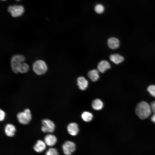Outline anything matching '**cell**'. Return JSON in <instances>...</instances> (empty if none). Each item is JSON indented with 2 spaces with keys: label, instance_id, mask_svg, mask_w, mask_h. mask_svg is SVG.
I'll return each instance as SVG.
<instances>
[{
  "label": "cell",
  "instance_id": "cell-1",
  "mask_svg": "<svg viewBox=\"0 0 155 155\" xmlns=\"http://www.w3.org/2000/svg\"><path fill=\"white\" fill-rule=\"evenodd\" d=\"M135 111L137 116L142 119L148 118L152 112L150 105L145 101H142L137 104Z\"/></svg>",
  "mask_w": 155,
  "mask_h": 155
},
{
  "label": "cell",
  "instance_id": "cell-2",
  "mask_svg": "<svg viewBox=\"0 0 155 155\" xmlns=\"http://www.w3.org/2000/svg\"><path fill=\"white\" fill-rule=\"evenodd\" d=\"M47 69V66L45 62L41 60L36 61L32 65L33 71L38 75H41L45 73Z\"/></svg>",
  "mask_w": 155,
  "mask_h": 155
},
{
  "label": "cell",
  "instance_id": "cell-3",
  "mask_svg": "<svg viewBox=\"0 0 155 155\" xmlns=\"http://www.w3.org/2000/svg\"><path fill=\"white\" fill-rule=\"evenodd\" d=\"M25 60V57L22 55H16L11 57L10 64L12 70L13 72L16 73H18V67Z\"/></svg>",
  "mask_w": 155,
  "mask_h": 155
},
{
  "label": "cell",
  "instance_id": "cell-4",
  "mask_svg": "<svg viewBox=\"0 0 155 155\" xmlns=\"http://www.w3.org/2000/svg\"><path fill=\"white\" fill-rule=\"evenodd\" d=\"M19 122L23 124L28 123L31 119V114L30 110L28 108L25 109L23 112L18 113L17 115Z\"/></svg>",
  "mask_w": 155,
  "mask_h": 155
},
{
  "label": "cell",
  "instance_id": "cell-5",
  "mask_svg": "<svg viewBox=\"0 0 155 155\" xmlns=\"http://www.w3.org/2000/svg\"><path fill=\"white\" fill-rule=\"evenodd\" d=\"M8 12L13 17H17L21 16L24 12V9L21 5H13L9 6Z\"/></svg>",
  "mask_w": 155,
  "mask_h": 155
},
{
  "label": "cell",
  "instance_id": "cell-6",
  "mask_svg": "<svg viewBox=\"0 0 155 155\" xmlns=\"http://www.w3.org/2000/svg\"><path fill=\"white\" fill-rule=\"evenodd\" d=\"M42 123L41 130L43 132L51 133L54 131L55 125L53 121L49 119H44L42 121Z\"/></svg>",
  "mask_w": 155,
  "mask_h": 155
},
{
  "label": "cell",
  "instance_id": "cell-7",
  "mask_svg": "<svg viewBox=\"0 0 155 155\" xmlns=\"http://www.w3.org/2000/svg\"><path fill=\"white\" fill-rule=\"evenodd\" d=\"M63 153L65 155H71L75 150V145L72 142L70 141H65L62 146Z\"/></svg>",
  "mask_w": 155,
  "mask_h": 155
},
{
  "label": "cell",
  "instance_id": "cell-8",
  "mask_svg": "<svg viewBox=\"0 0 155 155\" xmlns=\"http://www.w3.org/2000/svg\"><path fill=\"white\" fill-rule=\"evenodd\" d=\"M46 147V145L44 141L38 140L33 147L34 151L37 153H41L44 152Z\"/></svg>",
  "mask_w": 155,
  "mask_h": 155
},
{
  "label": "cell",
  "instance_id": "cell-9",
  "mask_svg": "<svg viewBox=\"0 0 155 155\" xmlns=\"http://www.w3.org/2000/svg\"><path fill=\"white\" fill-rule=\"evenodd\" d=\"M44 141L46 146L52 147L55 145L57 141L56 136L53 134H49L45 135Z\"/></svg>",
  "mask_w": 155,
  "mask_h": 155
},
{
  "label": "cell",
  "instance_id": "cell-10",
  "mask_svg": "<svg viewBox=\"0 0 155 155\" xmlns=\"http://www.w3.org/2000/svg\"><path fill=\"white\" fill-rule=\"evenodd\" d=\"M67 130L68 133L72 136L76 135L79 132V128L78 124L75 123H69L67 127Z\"/></svg>",
  "mask_w": 155,
  "mask_h": 155
},
{
  "label": "cell",
  "instance_id": "cell-11",
  "mask_svg": "<svg viewBox=\"0 0 155 155\" xmlns=\"http://www.w3.org/2000/svg\"><path fill=\"white\" fill-rule=\"evenodd\" d=\"M111 66L110 63L105 60H102L97 65V69L99 71L104 73L107 70L110 69Z\"/></svg>",
  "mask_w": 155,
  "mask_h": 155
},
{
  "label": "cell",
  "instance_id": "cell-12",
  "mask_svg": "<svg viewBox=\"0 0 155 155\" xmlns=\"http://www.w3.org/2000/svg\"><path fill=\"white\" fill-rule=\"evenodd\" d=\"M108 47L112 49L118 48L119 46V41L117 38L112 37L108 39L107 42Z\"/></svg>",
  "mask_w": 155,
  "mask_h": 155
},
{
  "label": "cell",
  "instance_id": "cell-13",
  "mask_svg": "<svg viewBox=\"0 0 155 155\" xmlns=\"http://www.w3.org/2000/svg\"><path fill=\"white\" fill-rule=\"evenodd\" d=\"M16 129L15 126L11 124H8L5 126V132L6 135L9 137H12L14 136Z\"/></svg>",
  "mask_w": 155,
  "mask_h": 155
},
{
  "label": "cell",
  "instance_id": "cell-14",
  "mask_svg": "<svg viewBox=\"0 0 155 155\" xmlns=\"http://www.w3.org/2000/svg\"><path fill=\"white\" fill-rule=\"evenodd\" d=\"M77 85L81 90H85L88 87V82L86 78L83 76L79 77L77 80Z\"/></svg>",
  "mask_w": 155,
  "mask_h": 155
},
{
  "label": "cell",
  "instance_id": "cell-15",
  "mask_svg": "<svg viewBox=\"0 0 155 155\" xmlns=\"http://www.w3.org/2000/svg\"><path fill=\"white\" fill-rule=\"evenodd\" d=\"M88 76L94 82L97 81L99 78L98 71L96 69H93L88 71Z\"/></svg>",
  "mask_w": 155,
  "mask_h": 155
},
{
  "label": "cell",
  "instance_id": "cell-16",
  "mask_svg": "<svg viewBox=\"0 0 155 155\" xmlns=\"http://www.w3.org/2000/svg\"><path fill=\"white\" fill-rule=\"evenodd\" d=\"M109 59L111 61L116 64L121 63L124 59L123 57L118 54L111 55L110 56Z\"/></svg>",
  "mask_w": 155,
  "mask_h": 155
},
{
  "label": "cell",
  "instance_id": "cell-17",
  "mask_svg": "<svg viewBox=\"0 0 155 155\" xmlns=\"http://www.w3.org/2000/svg\"><path fill=\"white\" fill-rule=\"evenodd\" d=\"M92 108L96 110H100L103 107V104L102 102L99 99L94 100L92 103Z\"/></svg>",
  "mask_w": 155,
  "mask_h": 155
},
{
  "label": "cell",
  "instance_id": "cell-18",
  "mask_svg": "<svg viewBox=\"0 0 155 155\" xmlns=\"http://www.w3.org/2000/svg\"><path fill=\"white\" fill-rule=\"evenodd\" d=\"M82 119L86 122H90L91 121L93 117L92 114L88 111L83 112L81 115Z\"/></svg>",
  "mask_w": 155,
  "mask_h": 155
},
{
  "label": "cell",
  "instance_id": "cell-19",
  "mask_svg": "<svg viewBox=\"0 0 155 155\" xmlns=\"http://www.w3.org/2000/svg\"><path fill=\"white\" fill-rule=\"evenodd\" d=\"M29 69V66L26 63H22L18 69V72L22 73H25L27 72Z\"/></svg>",
  "mask_w": 155,
  "mask_h": 155
},
{
  "label": "cell",
  "instance_id": "cell-20",
  "mask_svg": "<svg viewBox=\"0 0 155 155\" xmlns=\"http://www.w3.org/2000/svg\"><path fill=\"white\" fill-rule=\"evenodd\" d=\"M94 9L96 13L100 14L104 13L105 10V7L102 4L98 3L95 6Z\"/></svg>",
  "mask_w": 155,
  "mask_h": 155
},
{
  "label": "cell",
  "instance_id": "cell-21",
  "mask_svg": "<svg viewBox=\"0 0 155 155\" xmlns=\"http://www.w3.org/2000/svg\"><path fill=\"white\" fill-rule=\"evenodd\" d=\"M45 154V155H59V153L57 148L52 147L49 148Z\"/></svg>",
  "mask_w": 155,
  "mask_h": 155
},
{
  "label": "cell",
  "instance_id": "cell-22",
  "mask_svg": "<svg viewBox=\"0 0 155 155\" xmlns=\"http://www.w3.org/2000/svg\"><path fill=\"white\" fill-rule=\"evenodd\" d=\"M147 90L152 96L155 97V85L149 86L147 88Z\"/></svg>",
  "mask_w": 155,
  "mask_h": 155
},
{
  "label": "cell",
  "instance_id": "cell-23",
  "mask_svg": "<svg viewBox=\"0 0 155 155\" xmlns=\"http://www.w3.org/2000/svg\"><path fill=\"white\" fill-rule=\"evenodd\" d=\"M5 112L1 109L0 110V120L1 121H3L5 117Z\"/></svg>",
  "mask_w": 155,
  "mask_h": 155
},
{
  "label": "cell",
  "instance_id": "cell-24",
  "mask_svg": "<svg viewBox=\"0 0 155 155\" xmlns=\"http://www.w3.org/2000/svg\"><path fill=\"white\" fill-rule=\"evenodd\" d=\"M150 106L152 112L153 113H155V100L153 101L151 103Z\"/></svg>",
  "mask_w": 155,
  "mask_h": 155
},
{
  "label": "cell",
  "instance_id": "cell-25",
  "mask_svg": "<svg viewBox=\"0 0 155 155\" xmlns=\"http://www.w3.org/2000/svg\"><path fill=\"white\" fill-rule=\"evenodd\" d=\"M151 119L152 122L155 123V113H154L151 117Z\"/></svg>",
  "mask_w": 155,
  "mask_h": 155
},
{
  "label": "cell",
  "instance_id": "cell-26",
  "mask_svg": "<svg viewBox=\"0 0 155 155\" xmlns=\"http://www.w3.org/2000/svg\"><path fill=\"white\" fill-rule=\"evenodd\" d=\"M16 0L17 1H20L21 0Z\"/></svg>",
  "mask_w": 155,
  "mask_h": 155
},
{
  "label": "cell",
  "instance_id": "cell-27",
  "mask_svg": "<svg viewBox=\"0 0 155 155\" xmlns=\"http://www.w3.org/2000/svg\"><path fill=\"white\" fill-rule=\"evenodd\" d=\"M2 0V1H5V0Z\"/></svg>",
  "mask_w": 155,
  "mask_h": 155
}]
</instances>
